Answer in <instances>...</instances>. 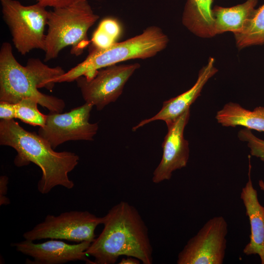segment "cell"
I'll list each match as a JSON object with an SVG mask.
<instances>
[{
    "label": "cell",
    "instance_id": "cell-10",
    "mask_svg": "<svg viewBox=\"0 0 264 264\" xmlns=\"http://www.w3.org/2000/svg\"><path fill=\"white\" fill-rule=\"evenodd\" d=\"M140 66L139 63L115 64L98 70L90 79L82 76L75 81L85 102L101 110L117 100L127 82Z\"/></svg>",
    "mask_w": 264,
    "mask_h": 264
},
{
    "label": "cell",
    "instance_id": "cell-1",
    "mask_svg": "<svg viewBox=\"0 0 264 264\" xmlns=\"http://www.w3.org/2000/svg\"><path fill=\"white\" fill-rule=\"evenodd\" d=\"M104 228L86 252L93 264H114L121 256H131L152 264L153 247L148 229L137 209L121 201L103 217Z\"/></svg>",
    "mask_w": 264,
    "mask_h": 264
},
{
    "label": "cell",
    "instance_id": "cell-20",
    "mask_svg": "<svg viewBox=\"0 0 264 264\" xmlns=\"http://www.w3.org/2000/svg\"><path fill=\"white\" fill-rule=\"evenodd\" d=\"M238 137L241 141L247 143L251 155L264 162V139L257 137L251 130L246 128L238 132Z\"/></svg>",
    "mask_w": 264,
    "mask_h": 264
},
{
    "label": "cell",
    "instance_id": "cell-25",
    "mask_svg": "<svg viewBox=\"0 0 264 264\" xmlns=\"http://www.w3.org/2000/svg\"><path fill=\"white\" fill-rule=\"evenodd\" d=\"M8 178L6 176L0 177V205H7L10 203L9 198L6 196L7 191Z\"/></svg>",
    "mask_w": 264,
    "mask_h": 264
},
{
    "label": "cell",
    "instance_id": "cell-13",
    "mask_svg": "<svg viewBox=\"0 0 264 264\" xmlns=\"http://www.w3.org/2000/svg\"><path fill=\"white\" fill-rule=\"evenodd\" d=\"M248 180L242 189L240 198L248 217L250 234L249 241L242 252L246 256L258 255L261 263L264 264V206L260 202L258 192L251 179L250 156H248Z\"/></svg>",
    "mask_w": 264,
    "mask_h": 264
},
{
    "label": "cell",
    "instance_id": "cell-8",
    "mask_svg": "<svg viewBox=\"0 0 264 264\" xmlns=\"http://www.w3.org/2000/svg\"><path fill=\"white\" fill-rule=\"evenodd\" d=\"M228 223L222 216L206 222L178 254L177 264H222L227 248Z\"/></svg>",
    "mask_w": 264,
    "mask_h": 264
},
{
    "label": "cell",
    "instance_id": "cell-23",
    "mask_svg": "<svg viewBox=\"0 0 264 264\" xmlns=\"http://www.w3.org/2000/svg\"><path fill=\"white\" fill-rule=\"evenodd\" d=\"M0 120H11L16 118L15 104L5 101H0Z\"/></svg>",
    "mask_w": 264,
    "mask_h": 264
},
{
    "label": "cell",
    "instance_id": "cell-16",
    "mask_svg": "<svg viewBox=\"0 0 264 264\" xmlns=\"http://www.w3.org/2000/svg\"><path fill=\"white\" fill-rule=\"evenodd\" d=\"M213 0H187L182 23L192 33L201 38L215 36L212 15Z\"/></svg>",
    "mask_w": 264,
    "mask_h": 264
},
{
    "label": "cell",
    "instance_id": "cell-15",
    "mask_svg": "<svg viewBox=\"0 0 264 264\" xmlns=\"http://www.w3.org/2000/svg\"><path fill=\"white\" fill-rule=\"evenodd\" d=\"M257 2L258 0H247L231 7L215 6L212 8L215 35L228 31L234 34L241 32Z\"/></svg>",
    "mask_w": 264,
    "mask_h": 264
},
{
    "label": "cell",
    "instance_id": "cell-2",
    "mask_svg": "<svg viewBox=\"0 0 264 264\" xmlns=\"http://www.w3.org/2000/svg\"><path fill=\"white\" fill-rule=\"evenodd\" d=\"M0 145L16 151L14 163L17 167L32 162L41 169L42 177L37 184L41 194H47L57 186L73 188L68 174L79 163V156L74 153L55 151L38 133L26 131L14 119L0 120Z\"/></svg>",
    "mask_w": 264,
    "mask_h": 264
},
{
    "label": "cell",
    "instance_id": "cell-17",
    "mask_svg": "<svg viewBox=\"0 0 264 264\" xmlns=\"http://www.w3.org/2000/svg\"><path fill=\"white\" fill-rule=\"evenodd\" d=\"M215 118L223 127L242 126L264 132V107H257L250 110L239 104L230 102L217 112Z\"/></svg>",
    "mask_w": 264,
    "mask_h": 264
},
{
    "label": "cell",
    "instance_id": "cell-14",
    "mask_svg": "<svg viewBox=\"0 0 264 264\" xmlns=\"http://www.w3.org/2000/svg\"><path fill=\"white\" fill-rule=\"evenodd\" d=\"M214 59L210 57L207 65L199 71L197 81L191 88L164 101L161 110L155 115L142 120L132 128V131H135L139 128L156 120H162L165 123L174 121L190 109L191 105L200 95L205 84L218 71L214 65Z\"/></svg>",
    "mask_w": 264,
    "mask_h": 264
},
{
    "label": "cell",
    "instance_id": "cell-18",
    "mask_svg": "<svg viewBox=\"0 0 264 264\" xmlns=\"http://www.w3.org/2000/svg\"><path fill=\"white\" fill-rule=\"evenodd\" d=\"M234 36L240 49L264 44V4L254 10L243 30Z\"/></svg>",
    "mask_w": 264,
    "mask_h": 264
},
{
    "label": "cell",
    "instance_id": "cell-3",
    "mask_svg": "<svg viewBox=\"0 0 264 264\" xmlns=\"http://www.w3.org/2000/svg\"><path fill=\"white\" fill-rule=\"evenodd\" d=\"M65 72L61 67H49L38 58L30 59L24 66L16 59L11 44L3 42L0 49V101L16 104L32 98L50 112H62L66 106L63 99L38 89L52 91L54 79Z\"/></svg>",
    "mask_w": 264,
    "mask_h": 264
},
{
    "label": "cell",
    "instance_id": "cell-21",
    "mask_svg": "<svg viewBox=\"0 0 264 264\" xmlns=\"http://www.w3.org/2000/svg\"><path fill=\"white\" fill-rule=\"evenodd\" d=\"M91 41L92 46L98 49L108 48L116 42V40L99 27L93 33Z\"/></svg>",
    "mask_w": 264,
    "mask_h": 264
},
{
    "label": "cell",
    "instance_id": "cell-7",
    "mask_svg": "<svg viewBox=\"0 0 264 264\" xmlns=\"http://www.w3.org/2000/svg\"><path fill=\"white\" fill-rule=\"evenodd\" d=\"M103 220V217L88 211H70L58 216L48 215L44 221L25 232L23 237L32 241L50 239L92 242L95 239V230L102 224Z\"/></svg>",
    "mask_w": 264,
    "mask_h": 264
},
{
    "label": "cell",
    "instance_id": "cell-6",
    "mask_svg": "<svg viewBox=\"0 0 264 264\" xmlns=\"http://www.w3.org/2000/svg\"><path fill=\"white\" fill-rule=\"evenodd\" d=\"M3 19L17 50L24 55L35 49L44 51L48 12L37 2L25 6L16 0H0Z\"/></svg>",
    "mask_w": 264,
    "mask_h": 264
},
{
    "label": "cell",
    "instance_id": "cell-12",
    "mask_svg": "<svg viewBox=\"0 0 264 264\" xmlns=\"http://www.w3.org/2000/svg\"><path fill=\"white\" fill-rule=\"evenodd\" d=\"M82 242L76 244H68L64 242L51 239L42 243H35L25 240L12 244L16 250L33 258L27 260L26 263L32 264H62L77 261L93 264L87 259L86 250L91 244Z\"/></svg>",
    "mask_w": 264,
    "mask_h": 264
},
{
    "label": "cell",
    "instance_id": "cell-26",
    "mask_svg": "<svg viewBox=\"0 0 264 264\" xmlns=\"http://www.w3.org/2000/svg\"><path fill=\"white\" fill-rule=\"evenodd\" d=\"M140 261L138 259L131 257L126 256V258H123L120 262L119 264H139Z\"/></svg>",
    "mask_w": 264,
    "mask_h": 264
},
{
    "label": "cell",
    "instance_id": "cell-19",
    "mask_svg": "<svg viewBox=\"0 0 264 264\" xmlns=\"http://www.w3.org/2000/svg\"><path fill=\"white\" fill-rule=\"evenodd\" d=\"M38 102L32 98H25L15 104L16 118L32 125L43 127L46 115L41 113L38 109Z\"/></svg>",
    "mask_w": 264,
    "mask_h": 264
},
{
    "label": "cell",
    "instance_id": "cell-11",
    "mask_svg": "<svg viewBox=\"0 0 264 264\" xmlns=\"http://www.w3.org/2000/svg\"><path fill=\"white\" fill-rule=\"evenodd\" d=\"M190 114L189 109L175 120L166 123L168 132L162 144L161 159L153 172V183L170 180L174 171L187 166L190 151L184 132Z\"/></svg>",
    "mask_w": 264,
    "mask_h": 264
},
{
    "label": "cell",
    "instance_id": "cell-9",
    "mask_svg": "<svg viewBox=\"0 0 264 264\" xmlns=\"http://www.w3.org/2000/svg\"><path fill=\"white\" fill-rule=\"evenodd\" d=\"M93 107L85 102L66 112H49L38 133L53 149L68 141H92L98 130L97 123L89 122Z\"/></svg>",
    "mask_w": 264,
    "mask_h": 264
},
{
    "label": "cell",
    "instance_id": "cell-27",
    "mask_svg": "<svg viewBox=\"0 0 264 264\" xmlns=\"http://www.w3.org/2000/svg\"><path fill=\"white\" fill-rule=\"evenodd\" d=\"M258 185L260 189L264 192V181L262 179L259 180Z\"/></svg>",
    "mask_w": 264,
    "mask_h": 264
},
{
    "label": "cell",
    "instance_id": "cell-24",
    "mask_svg": "<svg viewBox=\"0 0 264 264\" xmlns=\"http://www.w3.org/2000/svg\"><path fill=\"white\" fill-rule=\"evenodd\" d=\"M82 0H38L44 6L54 8L64 7L73 4Z\"/></svg>",
    "mask_w": 264,
    "mask_h": 264
},
{
    "label": "cell",
    "instance_id": "cell-4",
    "mask_svg": "<svg viewBox=\"0 0 264 264\" xmlns=\"http://www.w3.org/2000/svg\"><path fill=\"white\" fill-rule=\"evenodd\" d=\"M168 42L162 30L153 25L140 34L123 42H115L108 48L98 49L91 46L83 62L56 78L54 82H71L82 76L90 79L98 70L106 67L131 59L152 57L164 49Z\"/></svg>",
    "mask_w": 264,
    "mask_h": 264
},
{
    "label": "cell",
    "instance_id": "cell-22",
    "mask_svg": "<svg viewBox=\"0 0 264 264\" xmlns=\"http://www.w3.org/2000/svg\"><path fill=\"white\" fill-rule=\"evenodd\" d=\"M115 40H116L120 34L121 28L118 22L114 19L106 18L103 20L98 27Z\"/></svg>",
    "mask_w": 264,
    "mask_h": 264
},
{
    "label": "cell",
    "instance_id": "cell-5",
    "mask_svg": "<svg viewBox=\"0 0 264 264\" xmlns=\"http://www.w3.org/2000/svg\"><path fill=\"white\" fill-rule=\"evenodd\" d=\"M98 19L87 0L49 11L44 61L57 58L68 46L71 47V54H81L89 44L88 31Z\"/></svg>",
    "mask_w": 264,
    "mask_h": 264
}]
</instances>
